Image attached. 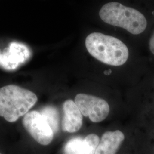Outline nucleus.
<instances>
[{
	"mask_svg": "<svg viewBox=\"0 0 154 154\" xmlns=\"http://www.w3.org/2000/svg\"><path fill=\"white\" fill-rule=\"evenodd\" d=\"M88 53L97 60L111 66L125 64L128 60V49L122 41L103 33L90 34L85 40Z\"/></svg>",
	"mask_w": 154,
	"mask_h": 154,
	"instance_id": "f257e3e1",
	"label": "nucleus"
},
{
	"mask_svg": "<svg viewBox=\"0 0 154 154\" xmlns=\"http://www.w3.org/2000/svg\"><path fill=\"white\" fill-rule=\"evenodd\" d=\"M37 95L28 89L15 85L0 88V116L14 122L25 116L37 103Z\"/></svg>",
	"mask_w": 154,
	"mask_h": 154,
	"instance_id": "f03ea898",
	"label": "nucleus"
},
{
	"mask_svg": "<svg viewBox=\"0 0 154 154\" xmlns=\"http://www.w3.org/2000/svg\"><path fill=\"white\" fill-rule=\"evenodd\" d=\"M99 16L106 23L123 28L134 35L143 33L147 25L142 13L116 2L103 6L99 11Z\"/></svg>",
	"mask_w": 154,
	"mask_h": 154,
	"instance_id": "7ed1b4c3",
	"label": "nucleus"
},
{
	"mask_svg": "<svg viewBox=\"0 0 154 154\" xmlns=\"http://www.w3.org/2000/svg\"><path fill=\"white\" fill-rule=\"evenodd\" d=\"M23 126L38 143L48 145L54 137V132L46 118L37 111H29L23 119Z\"/></svg>",
	"mask_w": 154,
	"mask_h": 154,
	"instance_id": "20e7f679",
	"label": "nucleus"
},
{
	"mask_svg": "<svg viewBox=\"0 0 154 154\" xmlns=\"http://www.w3.org/2000/svg\"><path fill=\"white\" fill-rule=\"evenodd\" d=\"M75 103L83 116L95 123L103 121L110 112V106L106 100L91 95L78 94Z\"/></svg>",
	"mask_w": 154,
	"mask_h": 154,
	"instance_id": "39448f33",
	"label": "nucleus"
},
{
	"mask_svg": "<svg viewBox=\"0 0 154 154\" xmlns=\"http://www.w3.org/2000/svg\"><path fill=\"white\" fill-rule=\"evenodd\" d=\"M63 130L70 133L78 131L82 125V114L75 102L71 99L66 100L63 105Z\"/></svg>",
	"mask_w": 154,
	"mask_h": 154,
	"instance_id": "423d86ee",
	"label": "nucleus"
},
{
	"mask_svg": "<svg viewBox=\"0 0 154 154\" xmlns=\"http://www.w3.org/2000/svg\"><path fill=\"white\" fill-rule=\"evenodd\" d=\"M124 139L125 135L119 130L105 132L96 149L95 154H116Z\"/></svg>",
	"mask_w": 154,
	"mask_h": 154,
	"instance_id": "0eeeda50",
	"label": "nucleus"
},
{
	"mask_svg": "<svg viewBox=\"0 0 154 154\" xmlns=\"http://www.w3.org/2000/svg\"><path fill=\"white\" fill-rule=\"evenodd\" d=\"M41 113L46 118L54 133L57 132L59 126V116L56 109L51 106L46 107Z\"/></svg>",
	"mask_w": 154,
	"mask_h": 154,
	"instance_id": "6e6552de",
	"label": "nucleus"
},
{
	"mask_svg": "<svg viewBox=\"0 0 154 154\" xmlns=\"http://www.w3.org/2000/svg\"><path fill=\"white\" fill-rule=\"evenodd\" d=\"M85 146L84 139L72 138L69 140L64 147V154H82Z\"/></svg>",
	"mask_w": 154,
	"mask_h": 154,
	"instance_id": "1a4fd4ad",
	"label": "nucleus"
},
{
	"mask_svg": "<svg viewBox=\"0 0 154 154\" xmlns=\"http://www.w3.org/2000/svg\"><path fill=\"white\" fill-rule=\"evenodd\" d=\"M99 141L98 135L94 134H89L84 139L85 146L82 154H95Z\"/></svg>",
	"mask_w": 154,
	"mask_h": 154,
	"instance_id": "9d476101",
	"label": "nucleus"
},
{
	"mask_svg": "<svg viewBox=\"0 0 154 154\" xmlns=\"http://www.w3.org/2000/svg\"><path fill=\"white\" fill-rule=\"evenodd\" d=\"M149 49L151 50V53L154 55V32L152 34L151 38L149 39Z\"/></svg>",
	"mask_w": 154,
	"mask_h": 154,
	"instance_id": "9b49d317",
	"label": "nucleus"
},
{
	"mask_svg": "<svg viewBox=\"0 0 154 154\" xmlns=\"http://www.w3.org/2000/svg\"></svg>",
	"mask_w": 154,
	"mask_h": 154,
	"instance_id": "f8f14e48",
	"label": "nucleus"
}]
</instances>
